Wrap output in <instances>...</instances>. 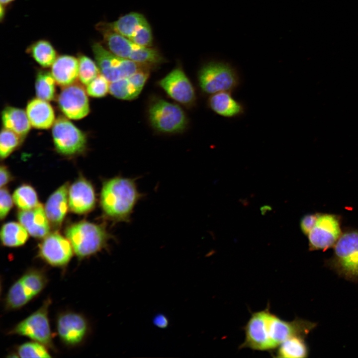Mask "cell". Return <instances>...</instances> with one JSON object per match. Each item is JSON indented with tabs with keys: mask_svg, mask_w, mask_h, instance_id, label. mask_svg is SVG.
Returning a JSON list of instances; mask_svg holds the SVG:
<instances>
[{
	"mask_svg": "<svg viewBox=\"0 0 358 358\" xmlns=\"http://www.w3.org/2000/svg\"><path fill=\"white\" fill-rule=\"evenodd\" d=\"M142 197L135 179L116 176L103 183L100 206L109 220L115 223H128L136 204Z\"/></svg>",
	"mask_w": 358,
	"mask_h": 358,
	"instance_id": "obj_1",
	"label": "cell"
},
{
	"mask_svg": "<svg viewBox=\"0 0 358 358\" xmlns=\"http://www.w3.org/2000/svg\"><path fill=\"white\" fill-rule=\"evenodd\" d=\"M316 327V323L301 318L285 321L267 308L260 311V327L264 351L276 349L293 336L306 338Z\"/></svg>",
	"mask_w": 358,
	"mask_h": 358,
	"instance_id": "obj_2",
	"label": "cell"
},
{
	"mask_svg": "<svg viewBox=\"0 0 358 358\" xmlns=\"http://www.w3.org/2000/svg\"><path fill=\"white\" fill-rule=\"evenodd\" d=\"M74 252L83 259L94 255L107 247L112 235L104 225L83 221L72 224L65 231Z\"/></svg>",
	"mask_w": 358,
	"mask_h": 358,
	"instance_id": "obj_3",
	"label": "cell"
},
{
	"mask_svg": "<svg viewBox=\"0 0 358 358\" xmlns=\"http://www.w3.org/2000/svg\"><path fill=\"white\" fill-rule=\"evenodd\" d=\"M106 48L114 55L146 67L150 69L163 63L164 59L156 49L138 45L108 29H99Z\"/></svg>",
	"mask_w": 358,
	"mask_h": 358,
	"instance_id": "obj_4",
	"label": "cell"
},
{
	"mask_svg": "<svg viewBox=\"0 0 358 358\" xmlns=\"http://www.w3.org/2000/svg\"><path fill=\"white\" fill-rule=\"evenodd\" d=\"M333 248L328 266L346 279L358 281V230L342 232Z\"/></svg>",
	"mask_w": 358,
	"mask_h": 358,
	"instance_id": "obj_5",
	"label": "cell"
},
{
	"mask_svg": "<svg viewBox=\"0 0 358 358\" xmlns=\"http://www.w3.org/2000/svg\"><path fill=\"white\" fill-rule=\"evenodd\" d=\"M198 84L202 92L213 94L232 91L240 84L237 70L230 63L212 60L202 65L197 73Z\"/></svg>",
	"mask_w": 358,
	"mask_h": 358,
	"instance_id": "obj_6",
	"label": "cell"
},
{
	"mask_svg": "<svg viewBox=\"0 0 358 358\" xmlns=\"http://www.w3.org/2000/svg\"><path fill=\"white\" fill-rule=\"evenodd\" d=\"M148 117L152 128L164 134L181 133L188 123L185 112L179 105L162 98L154 99L150 102Z\"/></svg>",
	"mask_w": 358,
	"mask_h": 358,
	"instance_id": "obj_7",
	"label": "cell"
},
{
	"mask_svg": "<svg viewBox=\"0 0 358 358\" xmlns=\"http://www.w3.org/2000/svg\"><path fill=\"white\" fill-rule=\"evenodd\" d=\"M96 28L108 29L144 47H150L153 35L145 17L138 12H130L112 22H100Z\"/></svg>",
	"mask_w": 358,
	"mask_h": 358,
	"instance_id": "obj_8",
	"label": "cell"
},
{
	"mask_svg": "<svg viewBox=\"0 0 358 358\" xmlns=\"http://www.w3.org/2000/svg\"><path fill=\"white\" fill-rule=\"evenodd\" d=\"M47 282L43 271L28 270L9 289L5 300L6 308L15 310L24 306L43 289Z\"/></svg>",
	"mask_w": 358,
	"mask_h": 358,
	"instance_id": "obj_9",
	"label": "cell"
},
{
	"mask_svg": "<svg viewBox=\"0 0 358 358\" xmlns=\"http://www.w3.org/2000/svg\"><path fill=\"white\" fill-rule=\"evenodd\" d=\"M52 135L56 151L66 156L82 153L86 149V134L66 116H59L52 126Z\"/></svg>",
	"mask_w": 358,
	"mask_h": 358,
	"instance_id": "obj_10",
	"label": "cell"
},
{
	"mask_svg": "<svg viewBox=\"0 0 358 358\" xmlns=\"http://www.w3.org/2000/svg\"><path fill=\"white\" fill-rule=\"evenodd\" d=\"M91 48L100 73L109 83L128 77L142 69H149L114 55L100 43L94 42Z\"/></svg>",
	"mask_w": 358,
	"mask_h": 358,
	"instance_id": "obj_11",
	"label": "cell"
},
{
	"mask_svg": "<svg viewBox=\"0 0 358 358\" xmlns=\"http://www.w3.org/2000/svg\"><path fill=\"white\" fill-rule=\"evenodd\" d=\"M51 302L50 299H46L37 310L18 323L9 334L25 336L47 348L54 349L48 319V309Z\"/></svg>",
	"mask_w": 358,
	"mask_h": 358,
	"instance_id": "obj_12",
	"label": "cell"
},
{
	"mask_svg": "<svg viewBox=\"0 0 358 358\" xmlns=\"http://www.w3.org/2000/svg\"><path fill=\"white\" fill-rule=\"evenodd\" d=\"M338 216L319 213L314 226L307 235L310 251H325L334 246L341 235Z\"/></svg>",
	"mask_w": 358,
	"mask_h": 358,
	"instance_id": "obj_13",
	"label": "cell"
},
{
	"mask_svg": "<svg viewBox=\"0 0 358 358\" xmlns=\"http://www.w3.org/2000/svg\"><path fill=\"white\" fill-rule=\"evenodd\" d=\"M86 90L83 85L74 83L63 87L57 98L58 107L68 118L81 119L90 111Z\"/></svg>",
	"mask_w": 358,
	"mask_h": 358,
	"instance_id": "obj_14",
	"label": "cell"
},
{
	"mask_svg": "<svg viewBox=\"0 0 358 358\" xmlns=\"http://www.w3.org/2000/svg\"><path fill=\"white\" fill-rule=\"evenodd\" d=\"M158 84L173 99L187 107L196 100L194 87L180 67H177L161 79Z\"/></svg>",
	"mask_w": 358,
	"mask_h": 358,
	"instance_id": "obj_15",
	"label": "cell"
},
{
	"mask_svg": "<svg viewBox=\"0 0 358 358\" xmlns=\"http://www.w3.org/2000/svg\"><path fill=\"white\" fill-rule=\"evenodd\" d=\"M70 242L57 232L49 233L39 246L38 255L48 264L55 267L67 266L73 254Z\"/></svg>",
	"mask_w": 358,
	"mask_h": 358,
	"instance_id": "obj_16",
	"label": "cell"
},
{
	"mask_svg": "<svg viewBox=\"0 0 358 358\" xmlns=\"http://www.w3.org/2000/svg\"><path fill=\"white\" fill-rule=\"evenodd\" d=\"M88 323L81 314L67 312L61 314L57 321V329L60 338L68 346H76L85 338Z\"/></svg>",
	"mask_w": 358,
	"mask_h": 358,
	"instance_id": "obj_17",
	"label": "cell"
},
{
	"mask_svg": "<svg viewBox=\"0 0 358 358\" xmlns=\"http://www.w3.org/2000/svg\"><path fill=\"white\" fill-rule=\"evenodd\" d=\"M69 206L74 213L82 214L91 211L95 204V195L93 186L83 177L77 179L69 186Z\"/></svg>",
	"mask_w": 358,
	"mask_h": 358,
	"instance_id": "obj_18",
	"label": "cell"
},
{
	"mask_svg": "<svg viewBox=\"0 0 358 358\" xmlns=\"http://www.w3.org/2000/svg\"><path fill=\"white\" fill-rule=\"evenodd\" d=\"M17 218L28 233L35 238H44L49 233L50 224L41 203L29 210H20Z\"/></svg>",
	"mask_w": 358,
	"mask_h": 358,
	"instance_id": "obj_19",
	"label": "cell"
},
{
	"mask_svg": "<svg viewBox=\"0 0 358 358\" xmlns=\"http://www.w3.org/2000/svg\"><path fill=\"white\" fill-rule=\"evenodd\" d=\"M69 186L66 182L57 189L48 198L45 211L52 227L59 228L67 214L69 205Z\"/></svg>",
	"mask_w": 358,
	"mask_h": 358,
	"instance_id": "obj_20",
	"label": "cell"
},
{
	"mask_svg": "<svg viewBox=\"0 0 358 358\" xmlns=\"http://www.w3.org/2000/svg\"><path fill=\"white\" fill-rule=\"evenodd\" d=\"M26 112L31 125L36 129H49L56 120L54 110L49 102L37 97L28 101Z\"/></svg>",
	"mask_w": 358,
	"mask_h": 358,
	"instance_id": "obj_21",
	"label": "cell"
},
{
	"mask_svg": "<svg viewBox=\"0 0 358 358\" xmlns=\"http://www.w3.org/2000/svg\"><path fill=\"white\" fill-rule=\"evenodd\" d=\"M51 73L57 85L64 87L78 78V58L69 55L58 56L51 66Z\"/></svg>",
	"mask_w": 358,
	"mask_h": 358,
	"instance_id": "obj_22",
	"label": "cell"
},
{
	"mask_svg": "<svg viewBox=\"0 0 358 358\" xmlns=\"http://www.w3.org/2000/svg\"><path fill=\"white\" fill-rule=\"evenodd\" d=\"M207 105L214 112L227 118L239 116L244 112V106L233 97L231 91H222L210 95Z\"/></svg>",
	"mask_w": 358,
	"mask_h": 358,
	"instance_id": "obj_23",
	"label": "cell"
},
{
	"mask_svg": "<svg viewBox=\"0 0 358 358\" xmlns=\"http://www.w3.org/2000/svg\"><path fill=\"white\" fill-rule=\"evenodd\" d=\"M3 127L17 134L23 140L28 135L31 124L26 111L22 109L7 106L1 112Z\"/></svg>",
	"mask_w": 358,
	"mask_h": 358,
	"instance_id": "obj_24",
	"label": "cell"
},
{
	"mask_svg": "<svg viewBox=\"0 0 358 358\" xmlns=\"http://www.w3.org/2000/svg\"><path fill=\"white\" fill-rule=\"evenodd\" d=\"M26 52L38 65L45 68L51 66L58 57L53 45L45 39L34 42L27 48Z\"/></svg>",
	"mask_w": 358,
	"mask_h": 358,
	"instance_id": "obj_25",
	"label": "cell"
},
{
	"mask_svg": "<svg viewBox=\"0 0 358 358\" xmlns=\"http://www.w3.org/2000/svg\"><path fill=\"white\" fill-rule=\"evenodd\" d=\"M305 337L293 336L283 342L277 348L275 357L283 358H303L309 355V348Z\"/></svg>",
	"mask_w": 358,
	"mask_h": 358,
	"instance_id": "obj_26",
	"label": "cell"
},
{
	"mask_svg": "<svg viewBox=\"0 0 358 358\" xmlns=\"http://www.w3.org/2000/svg\"><path fill=\"white\" fill-rule=\"evenodd\" d=\"M28 233L20 224L9 222L4 224L0 230V240L3 246L17 247L24 245L28 238Z\"/></svg>",
	"mask_w": 358,
	"mask_h": 358,
	"instance_id": "obj_27",
	"label": "cell"
},
{
	"mask_svg": "<svg viewBox=\"0 0 358 358\" xmlns=\"http://www.w3.org/2000/svg\"><path fill=\"white\" fill-rule=\"evenodd\" d=\"M56 82L52 74L45 70H39L36 75L35 89L37 98L47 101L56 96Z\"/></svg>",
	"mask_w": 358,
	"mask_h": 358,
	"instance_id": "obj_28",
	"label": "cell"
},
{
	"mask_svg": "<svg viewBox=\"0 0 358 358\" xmlns=\"http://www.w3.org/2000/svg\"><path fill=\"white\" fill-rule=\"evenodd\" d=\"M13 200L20 210H29L40 204L35 189L28 184L20 185L15 190Z\"/></svg>",
	"mask_w": 358,
	"mask_h": 358,
	"instance_id": "obj_29",
	"label": "cell"
},
{
	"mask_svg": "<svg viewBox=\"0 0 358 358\" xmlns=\"http://www.w3.org/2000/svg\"><path fill=\"white\" fill-rule=\"evenodd\" d=\"M141 91L133 85L128 77L109 83V92L117 99L133 100L136 98Z\"/></svg>",
	"mask_w": 358,
	"mask_h": 358,
	"instance_id": "obj_30",
	"label": "cell"
},
{
	"mask_svg": "<svg viewBox=\"0 0 358 358\" xmlns=\"http://www.w3.org/2000/svg\"><path fill=\"white\" fill-rule=\"evenodd\" d=\"M78 79L82 85L87 86L100 74L96 63L88 56L81 53L78 55Z\"/></svg>",
	"mask_w": 358,
	"mask_h": 358,
	"instance_id": "obj_31",
	"label": "cell"
},
{
	"mask_svg": "<svg viewBox=\"0 0 358 358\" xmlns=\"http://www.w3.org/2000/svg\"><path fill=\"white\" fill-rule=\"evenodd\" d=\"M23 140L13 131L3 128L0 135V156L4 159L14 151L22 143Z\"/></svg>",
	"mask_w": 358,
	"mask_h": 358,
	"instance_id": "obj_32",
	"label": "cell"
},
{
	"mask_svg": "<svg viewBox=\"0 0 358 358\" xmlns=\"http://www.w3.org/2000/svg\"><path fill=\"white\" fill-rule=\"evenodd\" d=\"M17 354L20 358H50L47 348L43 344L34 341L27 342L19 346Z\"/></svg>",
	"mask_w": 358,
	"mask_h": 358,
	"instance_id": "obj_33",
	"label": "cell"
},
{
	"mask_svg": "<svg viewBox=\"0 0 358 358\" xmlns=\"http://www.w3.org/2000/svg\"><path fill=\"white\" fill-rule=\"evenodd\" d=\"M86 86V91L89 95L101 98L109 92V82L100 73Z\"/></svg>",
	"mask_w": 358,
	"mask_h": 358,
	"instance_id": "obj_34",
	"label": "cell"
},
{
	"mask_svg": "<svg viewBox=\"0 0 358 358\" xmlns=\"http://www.w3.org/2000/svg\"><path fill=\"white\" fill-rule=\"evenodd\" d=\"M12 199L8 190L5 187H1L0 192V217L3 219L7 215L12 206Z\"/></svg>",
	"mask_w": 358,
	"mask_h": 358,
	"instance_id": "obj_35",
	"label": "cell"
},
{
	"mask_svg": "<svg viewBox=\"0 0 358 358\" xmlns=\"http://www.w3.org/2000/svg\"><path fill=\"white\" fill-rule=\"evenodd\" d=\"M319 213H311L304 215L300 221V227L303 234L307 236L317 220Z\"/></svg>",
	"mask_w": 358,
	"mask_h": 358,
	"instance_id": "obj_36",
	"label": "cell"
},
{
	"mask_svg": "<svg viewBox=\"0 0 358 358\" xmlns=\"http://www.w3.org/2000/svg\"><path fill=\"white\" fill-rule=\"evenodd\" d=\"M0 187H3L11 179L12 177L7 168L4 165H1L0 169Z\"/></svg>",
	"mask_w": 358,
	"mask_h": 358,
	"instance_id": "obj_37",
	"label": "cell"
},
{
	"mask_svg": "<svg viewBox=\"0 0 358 358\" xmlns=\"http://www.w3.org/2000/svg\"><path fill=\"white\" fill-rule=\"evenodd\" d=\"M154 323L156 326L163 328L168 325V321L166 317L163 315L159 314L154 318Z\"/></svg>",
	"mask_w": 358,
	"mask_h": 358,
	"instance_id": "obj_38",
	"label": "cell"
},
{
	"mask_svg": "<svg viewBox=\"0 0 358 358\" xmlns=\"http://www.w3.org/2000/svg\"><path fill=\"white\" fill-rule=\"evenodd\" d=\"M15 0H0V5L6 7Z\"/></svg>",
	"mask_w": 358,
	"mask_h": 358,
	"instance_id": "obj_39",
	"label": "cell"
}]
</instances>
